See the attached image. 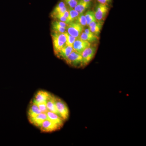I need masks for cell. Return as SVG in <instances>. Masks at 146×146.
I'll return each mask as SVG.
<instances>
[{
	"label": "cell",
	"instance_id": "obj_11",
	"mask_svg": "<svg viewBox=\"0 0 146 146\" xmlns=\"http://www.w3.org/2000/svg\"><path fill=\"white\" fill-rule=\"evenodd\" d=\"M46 113L48 119L59 125L60 127H63L65 121L59 115L54 112L49 111H48Z\"/></svg>",
	"mask_w": 146,
	"mask_h": 146
},
{
	"label": "cell",
	"instance_id": "obj_8",
	"mask_svg": "<svg viewBox=\"0 0 146 146\" xmlns=\"http://www.w3.org/2000/svg\"><path fill=\"white\" fill-rule=\"evenodd\" d=\"M91 46V43L82 40L78 37L76 38L74 42L72 47L74 50L81 54L84 50Z\"/></svg>",
	"mask_w": 146,
	"mask_h": 146
},
{
	"label": "cell",
	"instance_id": "obj_14",
	"mask_svg": "<svg viewBox=\"0 0 146 146\" xmlns=\"http://www.w3.org/2000/svg\"><path fill=\"white\" fill-rule=\"evenodd\" d=\"M42 113L39 109L37 105L35 103L32 101L29 106L28 112L29 119H32L36 117V115Z\"/></svg>",
	"mask_w": 146,
	"mask_h": 146
},
{
	"label": "cell",
	"instance_id": "obj_2",
	"mask_svg": "<svg viewBox=\"0 0 146 146\" xmlns=\"http://www.w3.org/2000/svg\"><path fill=\"white\" fill-rule=\"evenodd\" d=\"M56 107L58 115L64 121H67L70 116V111L65 102L58 97H55Z\"/></svg>",
	"mask_w": 146,
	"mask_h": 146
},
{
	"label": "cell",
	"instance_id": "obj_12",
	"mask_svg": "<svg viewBox=\"0 0 146 146\" xmlns=\"http://www.w3.org/2000/svg\"><path fill=\"white\" fill-rule=\"evenodd\" d=\"M48 119L46 113H40L36 117L32 119H30V122L33 125L35 126L36 127L39 128L44 121Z\"/></svg>",
	"mask_w": 146,
	"mask_h": 146
},
{
	"label": "cell",
	"instance_id": "obj_17",
	"mask_svg": "<svg viewBox=\"0 0 146 146\" xmlns=\"http://www.w3.org/2000/svg\"><path fill=\"white\" fill-rule=\"evenodd\" d=\"M55 96L52 95L48 99L46 102V104L48 111H51L56 113L58 115V112L56 107L55 102Z\"/></svg>",
	"mask_w": 146,
	"mask_h": 146
},
{
	"label": "cell",
	"instance_id": "obj_22",
	"mask_svg": "<svg viewBox=\"0 0 146 146\" xmlns=\"http://www.w3.org/2000/svg\"><path fill=\"white\" fill-rule=\"evenodd\" d=\"M64 34L66 36V44L72 46L74 42H75L77 37H74V36L70 35L67 32L64 33Z\"/></svg>",
	"mask_w": 146,
	"mask_h": 146
},
{
	"label": "cell",
	"instance_id": "obj_5",
	"mask_svg": "<svg viewBox=\"0 0 146 146\" xmlns=\"http://www.w3.org/2000/svg\"><path fill=\"white\" fill-rule=\"evenodd\" d=\"M96 51V48L90 46L82 53L83 67L86 66L94 58Z\"/></svg>",
	"mask_w": 146,
	"mask_h": 146
},
{
	"label": "cell",
	"instance_id": "obj_1",
	"mask_svg": "<svg viewBox=\"0 0 146 146\" xmlns=\"http://www.w3.org/2000/svg\"><path fill=\"white\" fill-rule=\"evenodd\" d=\"M55 54H56L66 45V38L64 33L52 32L51 34Z\"/></svg>",
	"mask_w": 146,
	"mask_h": 146
},
{
	"label": "cell",
	"instance_id": "obj_25",
	"mask_svg": "<svg viewBox=\"0 0 146 146\" xmlns=\"http://www.w3.org/2000/svg\"><path fill=\"white\" fill-rule=\"evenodd\" d=\"M112 1V0H97L99 3L106 5L111 3Z\"/></svg>",
	"mask_w": 146,
	"mask_h": 146
},
{
	"label": "cell",
	"instance_id": "obj_19",
	"mask_svg": "<svg viewBox=\"0 0 146 146\" xmlns=\"http://www.w3.org/2000/svg\"><path fill=\"white\" fill-rule=\"evenodd\" d=\"M68 10L69 12V21L70 23V22H74L76 21L79 16L78 12H77L74 9L69 8Z\"/></svg>",
	"mask_w": 146,
	"mask_h": 146
},
{
	"label": "cell",
	"instance_id": "obj_20",
	"mask_svg": "<svg viewBox=\"0 0 146 146\" xmlns=\"http://www.w3.org/2000/svg\"><path fill=\"white\" fill-rule=\"evenodd\" d=\"M52 28L53 32L59 33H64L66 32V29L63 27L60 26L56 23V22H53L52 23Z\"/></svg>",
	"mask_w": 146,
	"mask_h": 146
},
{
	"label": "cell",
	"instance_id": "obj_6",
	"mask_svg": "<svg viewBox=\"0 0 146 146\" xmlns=\"http://www.w3.org/2000/svg\"><path fill=\"white\" fill-rule=\"evenodd\" d=\"M109 10V8L107 5L99 3L96 7V10L94 11L95 18L97 21H104L106 17Z\"/></svg>",
	"mask_w": 146,
	"mask_h": 146
},
{
	"label": "cell",
	"instance_id": "obj_24",
	"mask_svg": "<svg viewBox=\"0 0 146 146\" xmlns=\"http://www.w3.org/2000/svg\"><path fill=\"white\" fill-rule=\"evenodd\" d=\"M39 107V109L40 111L42 113H46L48 111L47 109L46 103H43L38 104H36Z\"/></svg>",
	"mask_w": 146,
	"mask_h": 146
},
{
	"label": "cell",
	"instance_id": "obj_9",
	"mask_svg": "<svg viewBox=\"0 0 146 146\" xmlns=\"http://www.w3.org/2000/svg\"><path fill=\"white\" fill-rule=\"evenodd\" d=\"M52 95V94L47 91L40 90L38 91L35 94L32 102L36 104L46 103Z\"/></svg>",
	"mask_w": 146,
	"mask_h": 146
},
{
	"label": "cell",
	"instance_id": "obj_16",
	"mask_svg": "<svg viewBox=\"0 0 146 146\" xmlns=\"http://www.w3.org/2000/svg\"><path fill=\"white\" fill-rule=\"evenodd\" d=\"M80 38L82 40L92 43L98 41L99 39L98 36L94 35V33L87 34L83 31L79 36Z\"/></svg>",
	"mask_w": 146,
	"mask_h": 146
},
{
	"label": "cell",
	"instance_id": "obj_10",
	"mask_svg": "<svg viewBox=\"0 0 146 146\" xmlns=\"http://www.w3.org/2000/svg\"><path fill=\"white\" fill-rule=\"evenodd\" d=\"M102 25V22L95 20V21L91 22L88 27L90 31L94 35L98 36L100 33Z\"/></svg>",
	"mask_w": 146,
	"mask_h": 146
},
{
	"label": "cell",
	"instance_id": "obj_21",
	"mask_svg": "<svg viewBox=\"0 0 146 146\" xmlns=\"http://www.w3.org/2000/svg\"><path fill=\"white\" fill-rule=\"evenodd\" d=\"M76 21L78 22V23L80 24L84 28L86 26H86V18H85L84 13L79 14L78 17Z\"/></svg>",
	"mask_w": 146,
	"mask_h": 146
},
{
	"label": "cell",
	"instance_id": "obj_7",
	"mask_svg": "<svg viewBox=\"0 0 146 146\" xmlns=\"http://www.w3.org/2000/svg\"><path fill=\"white\" fill-rule=\"evenodd\" d=\"M61 127L47 119L42 123L39 128L42 132H51L60 129Z\"/></svg>",
	"mask_w": 146,
	"mask_h": 146
},
{
	"label": "cell",
	"instance_id": "obj_4",
	"mask_svg": "<svg viewBox=\"0 0 146 146\" xmlns=\"http://www.w3.org/2000/svg\"><path fill=\"white\" fill-rule=\"evenodd\" d=\"M84 28L75 21L70 22L68 24V26L66 29V32L68 34L74 37H78L83 32Z\"/></svg>",
	"mask_w": 146,
	"mask_h": 146
},
{
	"label": "cell",
	"instance_id": "obj_15",
	"mask_svg": "<svg viewBox=\"0 0 146 146\" xmlns=\"http://www.w3.org/2000/svg\"><path fill=\"white\" fill-rule=\"evenodd\" d=\"M91 2H85L83 1L79 0L77 4L74 8L75 10L78 12L79 14L84 13L85 11L91 7Z\"/></svg>",
	"mask_w": 146,
	"mask_h": 146
},
{
	"label": "cell",
	"instance_id": "obj_23",
	"mask_svg": "<svg viewBox=\"0 0 146 146\" xmlns=\"http://www.w3.org/2000/svg\"><path fill=\"white\" fill-rule=\"evenodd\" d=\"M69 8L74 9L77 4L79 0H63Z\"/></svg>",
	"mask_w": 146,
	"mask_h": 146
},
{
	"label": "cell",
	"instance_id": "obj_18",
	"mask_svg": "<svg viewBox=\"0 0 146 146\" xmlns=\"http://www.w3.org/2000/svg\"><path fill=\"white\" fill-rule=\"evenodd\" d=\"M84 15L86 18L87 26H89V24L91 22L96 20L94 11H93L88 10L86 11Z\"/></svg>",
	"mask_w": 146,
	"mask_h": 146
},
{
	"label": "cell",
	"instance_id": "obj_13",
	"mask_svg": "<svg viewBox=\"0 0 146 146\" xmlns=\"http://www.w3.org/2000/svg\"><path fill=\"white\" fill-rule=\"evenodd\" d=\"M73 50L72 46L66 45L56 55L58 57L65 60Z\"/></svg>",
	"mask_w": 146,
	"mask_h": 146
},
{
	"label": "cell",
	"instance_id": "obj_3",
	"mask_svg": "<svg viewBox=\"0 0 146 146\" xmlns=\"http://www.w3.org/2000/svg\"><path fill=\"white\" fill-rule=\"evenodd\" d=\"M68 65L75 68L83 67L82 56L81 54L73 50L65 60Z\"/></svg>",
	"mask_w": 146,
	"mask_h": 146
},
{
	"label": "cell",
	"instance_id": "obj_26",
	"mask_svg": "<svg viewBox=\"0 0 146 146\" xmlns=\"http://www.w3.org/2000/svg\"><path fill=\"white\" fill-rule=\"evenodd\" d=\"M80 1H83L84 2H91L92 0H80Z\"/></svg>",
	"mask_w": 146,
	"mask_h": 146
}]
</instances>
